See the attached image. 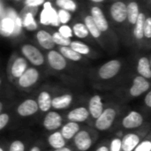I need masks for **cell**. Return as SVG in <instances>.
<instances>
[{
    "mask_svg": "<svg viewBox=\"0 0 151 151\" xmlns=\"http://www.w3.org/2000/svg\"><path fill=\"white\" fill-rule=\"evenodd\" d=\"M27 70V62L24 58H17L12 66H11V74L14 79H19L23 73Z\"/></svg>",
    "mask_w": 151,
    "mask_h": 151,
    "instance_id": "obj_16",
    "label": "cell"
},
{
    "mask_svg": "<svg viewBox=\"0 0 151 151\" xmlns=\"http://www.w3.org/2000/svg\"><path fill=\"white\" fill-rule=\"evenodd\" d=\"M39 110V106L37 101L35 99H26L22 103H20L17 107V113L23 118L30 117L35 114Z\"/></svg>",
    "mask_w": 151,
    "mask_h": 151,
    "instance_id": "obj_8",
    "label": "cell"
},
{
    "mask_svg": "<svg viewBox=\"0 0 151 151\" xmlns=\"http://www.w3.org/2000/svg\"><path fill=\"white\" fill-rule=\"evenodd\" d=\"M85 25L88 27L90 35L94 37V38H99L101 35V31L99 30L98 27L96 26L93 17L91 15H88L85 18Z\"/></svg>",
    "mask_w": 151,
    "mask_h": 151,
    "instance_id": "obj_27",
    "label": "cell"
},
{
    "mask_svg": "<svg viewBox=\"0 0 151 151\" xmlns=\"http://www.w3.org/2000/svg\"><path fill=\"white\" fill-rule=\"evenodd\" d=\"M142 134L128 133L122 138V151H134L142 141Z\"/></svg>",
    "mask_w": 151,
    "mask_h": 151,
    "instance_id": "obj_11",
    "label": "cell"
},
{
    "mask_svg": "<svg viewBox=\"0 0 151 151\" xmlns=\"http://www.w3.org/2000/svg\"><path fill=\"white\" fill-rule=\"evenodd\" d=\"M73 103V96L71 94H63L53 97L52 108L55 110H65Z\"/></svg>",
    "mask_w": 151,
    "mask_h": 151,
    "instance_id": "obj_18",
    "label": "cell"
},
{
    "mask_svg": "<svg viewBox=\"0 0 151 151\" xmlns=\"http://www.w3.org/2000/svg\"><path fill=\"white\" fill-rule=\"evenodd\" d=\"M29 151H42V150H41V149H40L38 146H34V147H32V148L30 149V150Z\"/></svg>",
    "mask_w": 151,
    "mask_h": 151,
    "instance_id": "obj_45",
    "label": "cell"
},
{
    "mask_svg": "<svg viewBox=\"0 0 151 151\" xmlns=\"http://www.w3.org/2000/svg\"><path fill=\"white\" fill-rule=\"evenodd\" d=\"M134 151H151V135L143 139Z\"/></svg>",
    "mask_w": 151,
    "mask_h": 151,
    "instance_id": "obj_34",
    "label": "cell"
},
{
    "mask_svg": "<svg viewBox=\"0 0 151 151\" xmlns=\"http://www.w3.org/2000/svg\"><path fill=\"white\" fill-rule=\"evenodd\" d=\"M150 65H151V59H150Z\"/></svg>",
    "mask_w": 151,
    "mask_h": 151,
    "instance_id": "obj_49",
    "label": "cell"
},
{
    "mask_svg": "<svg viewBox=\"0 0 151 151\" xmlns=\"http://www.w3.org/2000/svg\"><path fill=\"white\" fill-rule=\"evenodd\" d=\"M56 4L68 12H75L77 9V4L73 0H57Z\"/></svg>",
    "mask_w": 151,
    "mask_h": 151,
    "instance_id": "obj_31",
    "label": "cell"
},
{
    "mask_svg": "<svg viewBox=\"0 0 151 151\" xmlns=\"http://www.w3.org/2000/svg\"><path fill=\"white\" fill-rule=\"evenodd\" d=\"M144 103L146 104V106L148 108L151 109V90H150L149 92H147L145 98H144Z\"/></svg>",
    "mask_w": 151,
    "mask_h": 151,
    "instance_id": "obj_42",
    "label": "cell"
},
{
    "mask_svg": "<svg viewBox=\"0 0 151 151\" xmlns=\"http://www.w3.org/2000/svg\"><path fill=\"white\" fill-rule=\"evenodd\" d=\"M39 80V72L34 68L29 67L18 80V85L21 88H29L33 87Z\"/></svg>",
    "mask_w": 151,
    "mask_h": 151,
    "instance_id": "obj_7",
    "label": "cell"
},
{
    "mask_svg": "<svg viewBox=\"0 0 151 151\" xmlns=\"http://www.w3.org/2000/svg\"><path fill=\"white\" fill-rule=\"evenodd\" d=\"M81 131V127L79 123L73 121H68L61 127V134L65 137L66 141L72 140L75 137V135Z\"/></svg>",
    "mask_w": 151,
    "mask_h": 151,
    "instance_id": "obj_19",
    "label": "cell"
},
{
    "mask_svg": "<svg viewBox=\"0 0 151 151\" xmlns=\"http://www.w3.org/2000/svg\"><path fill=\"white\" fill-rule=\"evenodd\" d=\"M10 121V115L6 112L0 113V130H4Z\"/></svg>",
    "mask_w": 151,
    "mask_h": 151,
    "instance_id": "obj_39",
    "label": "cell"
},
{
    "mask_svg": "<svg viewBox=\"0 0 151 151\" xmlns=\"http://www.w3.org/2000/svg\"><path fill=\"white\" fill-rule=\"evenodd\" d=\"M0 151H5L4 150V148H0Z\"/></svg>",
    "mask_w": 151,
    "mask_h": 151,
    "instance_id": "obj_48",
    "label": "cell"
},
{
    "mask_svg": "<svg viewBox=\"0 0 151 151\" xmlns=\"http://www.w3.org/2000/svg\"><path fill=\"white\" fill-rule=\"evenodd\" d=\"M13 31H14V21L10 18L2 19V24H1L2 35L4 36H8Z\"/></svg>",
    "mask_w": 151,
    "mask_h": 151,
    "instance_id": "obj_28",
    "label": "cell"
},
{
    "mask_svg": "<svg viewBox=\"0 0 151 151\" xmlns=\"http://www.w3.org/2000/svg\"><path fill=\"white\" fill-rule=\"evenodd\" d=\"M90 116L89 111L84 106H80L70 111L66 116L68 121H73L76 123L85 122Z\"/></svg>",
    "mask_w": 151,
    "mask_h": 151,
    "instance_id": "obj_14",
    "label": "cell"
},
{
    "mask_svg": "<svg viewBox=\"0 0 151 151\" xmlns=\"http://www.w3.org/2000/svg\"><path fill=\"white\" fill-rule=\"evenodd\" d=\"M110 151H122V139L116 137L111 141Z\"/></svg>",
    "mask_w": 151,
    "mask_h": 151,
    "instance_id": "obj_35",
    "label": "cell"
},
{
    "mask_svg": "<svg viewBox=\"0 0 151 151\" xmlns=\"http://www.w3.org/2000/svg\"><path fill=\"white\" fill-rule=\"evenodd\" d=\"M43 2H44V0H26L25 4H26V5H27L29 7H35V6L41 5Z\"/></svg>",
    "mask_w": 151,
    "mask_h": 151,
    "instance_id": "obj_41",
    "label": "cell"
},
{
    "mask_svg": "<svg viewBox=\"0 0 151 151\" xmlns=\"http://www.w3.org/2000/svg\"><path fill=\"white\" fill-rule=\"evenodd\" d=\"M60 53L67 59L72 61H80L82 58V55L73 50L69 46H60L59 48Z\"/></svg>",
    "mask_w": 151,
    "mask_h": 151,
    "instance_id": "obj_26",
    "label": "cell"
},
{
    "mask_svg": "<svg viewBox=\"0 0 151 151\" xmlns=\"http://www.w3.org/2000/svg\"><path fill=\"white\" fill-rule=\"evenodd\" d=\"M146 17L144 13H140L139 18L135 23V27L134 29V35L136 39L141 40L144 37V24L146 20Z\"/></svg>",
    "mask_w": 151,
    "mask_h": 151,
    "instance_id": "obj_24",
    "label": "cell"
},
{
    "mask_svg": "<svg viewBox=\"0 0 151 151\" xmlns=\"http://www.w3.org/2000/svg\"><path fill=\"white\" fill-rule=\"evenodd\" d=\"M95 151H110V147L107 145H102L98 147Z\"/></svg>",
    "mask_w": 151,
    "mask_h": 151,
    "instance_id": "obj_43",
    "label": "cell"
},
{
    "mask_svg": "<svg viewBox=\"0 0 151 151\" xmlns=\"http://www.w3.org/2000/svg\"><path fill=\"white\" fill-rule=\"evenodd\" d=\"M150 1H151V0H150Z\"/></svg>",
    "mask_w": 151,
    "mask_h": 151,
    "instance_id": "obj_50",
    "label": "cell"
},
{
    "mask_svg": "<svg viewBox=\"0 0 151 151\" xmlns=\"http://www.w3.org/2000/svg\"><path fill=\"white\" fill-rule=\"evenodd\" d=\"M143 122V116L136 111H132L128 112L122 119V126L126 129H135L140 127Z\"/></svg>",
    "mask_w": 151,
    "mask_h": 151,
    "instance_id": "obj_9",
    "label": "cell"
},
{
    "mask_svg": "<svg viewBox=\"0 0 151 151\" xmlns=\"http://www.w3.org/2000/svg\"><path fill=\"white\" fill-rule=\"evenodd\" d=\"M50 66L56 71H62L66 67V59L59 52L56 50H50L47 55Z\"/></svg>",
    "mask_w": 151,
    "mask_h": 151,
    "instance_id": "obj_12",
    "label": "cell"
},
{
    "mask_svg": "<svg viewBox=\"0 0 151 151\" xmlns=\"http://www.w3.org/2000/svg\"><path fill=\"white\" fill-rule=\"evenodd\" d=\"M117 114H118V112L115 108H113V107L106 108L104 111V112L102 113V115L97 119H96V121H95L96 128L99 131L109 130L112 127V125L117 118Z\"/></svg>",
    "mask_w": 151,
    "mask_h": 151,
    "instance_id": "obj_1",
    "label": "cell"
},
{
    "mask_svg": "<svg viewBox=\"0 0 151 151\" xmlns=\"http://www.w3.org/2000/svg\"><path fill=\"white\" fill-rule=\"evenodd\" d=\"M111 15L116 22H124L127 18V5L120 1L114 3L111 6Z\"/></svg>",
    "mask_w": 151,
    "mask_h": 151,
    "instance_id": "obj_13",
    "label": "cell"
},
{
    "mask_svg": "<svg viewBox=\"0 0 151 151\" xmlns=\"http://www.w3.org/2000/svg\"><path fill=\"white\" fill-rule=\"evenodd\" d=\"M62 124H63L62 116L55 111H50L49 112H47L42 121L43 127L50 132L57 131L59 127H63Z\"/></svg>",
    "mask_w": 151,
    "mask_h": 151,
    "instance_id": "obj_5",
    "label": "cell"
},
{
    "mask_svg": "<svg viewBox=\"0 0 151 151\" xmlns=\"http://www.w3.org/2000/svg\"><path fill=\"white\" fill-rule=\"evenodd\" d=\"M9 151H25V144L19 140H15L11 142Z\"/></svg>",
    "mask_w": 151,
    "mask_h": 151,
    "instance_id": "obj_36",
    "label": "cell"
},
{
    "mask_svg": "<svg viewBox=\"0 0 151 151\" xmlns=\"http://www.w3.org/2000/svg\"><path fill=\"white\" fill-rule=\"evenodd\" d=\"M53 39L56 44H58L60 46H70L72 42L70 40V38H66L65 36H63L59 32H55L53 35Z\"/></svg>",
    "mask_w": 151,
    "mask_h": 151,
    "instance_id": "obj_32",
    "label": "cell"
},
{
    "mask_svg": "<svg viewBox=\"0 0 151 151\" xmlns=\"http://www.w3.org/2000/svg\"><path fill=\"white\" fill-rule=\"evenodd\" d=\"M88 111L90 113V117L94 119L95 120L97 119L102 113L104 112V101L101 96L99 95H95L90 97L89 102H88Z\"/></svg>",
    "mask_w": 151,
    "mask_h": 151,
    "instance_id": "obj_10",
    "label": "cell"
},
{
    "mask_svg": "<svg viewBox=\"0 0 151 151\" xmlns=\"http://www.w3.org/2000/svg\"><path fill=\"white\" fill-rule=\"evenodd\" d=\"M137 72L140 76H142L147 80L151 79L150 60H149L148 58L142 57L139 59L137 64Z\"/></svg>",
    "mask_w": 151,
    "mask_h": 151,
    "instance_id": "obj_22",
    "label": "cell"
},
{
    "mask_svg": "<svg viewBox=\"0 0 151 151\" xmlns=\"http://www.w3.org/2000/svg\"><path fill=\"white\" fill-rule=\"evenodd\" d=\"M48 144L53 149L58 150L65 147L66 145V140L63 136L60 131H54L52 132L47 138Z\"/></svg>",
    "mask_w": 151,
    "mask_h": 151,
    "instance_id": "obj_20",
    "label": "cell"
},
{
    "mask_svg": "<svg viewBox=\"0 0 151 151\" xmlns=\"http://www.w3.org/2000/svg\"><path fill=\"white\" fill-rule=\"evenodd\" d=\"M58 17H59V20L63 25H66V23L71 19V14L70 12L64 10V9H60L58 12Z\"/></svg>",
    "mask_w": 151,
    "mask_h": 151,
    "instance_id": "obj_37",
    "label": "cell"
},
{
    "mask_svg": "<svg viewBox=\"0 0 151 151\" xmlns=\"http://www.w3.org/2000/svg\"><path fill=\"white\" fill-rule=\"evenodd\" d=\"M36 38L39 44L45 50H51L55 46V42L53 36L50 35L45 30H40L36 34Z\"/></svg>",
    "mask_w": 151,
    "mask_h": 151,
    "instance_id": "obj_21",
    "label": "cell"
},
{
    "mask_svg": "<svg viewBox=\"0 0 151 151\" xmlns=\"http://www.w3.org/2000/svg\"><path fill=\"white\" fill-rule=\"evenodd\" d=\"M121 69L119 60L113 59L104 64L98 70V76L102 80H110L115 77Z\"/></svg>",
    "mask_w": 151,
    "mask_h": 151,
    "instance_id": "obj_2",
    "label": "cell"
},
{
    "mask_svg": "<svg viewBox=\"0 0 151 151\" xmlns=\"http://www.w3.org/2000/svg\"><path fill=\"white\" fill-rule=\"evenodd\" d=\"M73 30L74 35L79 38H85L88 35L89 31L85 24L83 23H77L73 27Z\"/></svg>",
    "mask_w": 151,
    "mask_h": 151,
    "instance_id": "obj_29",
    "label": "cell"
},
{
    "mask_svg": "<svg viewBox=\"0 0 151 151\" xmlns=\"http://www.w3.org/2000/svg\"><path fill=\"white\" fill-rule=\"evenodd\" d=\"M140 13L141 12H139V5L136 2H131L128 4V5H127V19L131 24L135 25Z\"/></svg>",
    "mask_w": 151,
    "mask_h": 151,
    "instance_id": "obj_25",
    "label": "cell"
},
{
    "mask_svg": "<svg viewBox=\"0 0 151 151\" xmlns=\"http://www.w3.org/2000/svg\"><path fill=\"white\" fill-rule=\"evenodd\" d=\"M52 97L50 92L43 90L41 91L37 97V104L39 106V110L42 112H49L52 108Z\"/></svg>",
    "mask_w": 151,
    "mask_h": 151,
    "instance_id": "obj_17",
    "label": "cell"
},
{
    "mask_svg": "<svg viewBox=\"0 0 151 151\" xmlns=\"http://www.w3.org/2000/svg\"><path fill=\"white\" fill-rule=\"evenodd\" d=\"M58 32L65 37L66 38H71L73 36V30L67 25H62L61 27H59Z\"/></svg>",
    "mask_w": 151,
    "mask_h": 151,
    "instance_id": "obj_38",
    "label": "cell"
},
{
    "mask_svg": "<svg viewBox=\"0 0 151 151\" xmlns=\"http://www.w3.org/2000/svg\"><path fill=\"white\" fill-rule=\"evenodd\" d=\"M52 6L50 2H46L43 5V9L41 12L40 22L43 25H51L52 19Z\"/></svg>",
    "mask_w": 151,
    "mask_h": 151,
    "instance_id": "obj_23",
    "label": "cell"
},
{
    "mask_svg": "<svg viewBox=\"0 0 151 151\" xmlns=\"http://www.w3.org/2000/svg\"><path fill=\"white\" fill-rule=\"evenodd\" d=\"M75 148L79 151L88 150L93 145V139L88 130H81L73 138Z\"/></svg>",
    "mask_w": 151,
    "mask_h": 151,
    "instance_id": "obj_6",
    "label": "cell"
},
{
    "mask_svg": "<svg viewBox=\"0 0 151 151\" xmlns=\"http://www.w3.org/2000/svg\"><path fill=\"white\" fill-rule=\"evenodd\" d=\"M91 1H93V2H95V3H101V2H103V1H104V0H91Z\"/></svg>",
    "mask_w": 151,
    "mask_h": 151,
    "instance_id": "obj_47",
    "label": "cell"
},
{
    "mask_svg": "<svg viewBox=\"0 0 151 151\" xmlns=\"http://www.w3.org/2000/svg\"><path fill=\"white\" fill-rule=\"evenodd\" d=\"M23 25L28 30H34L37 27V25L34 19V16L31 12H27L25 15L24 20H23Z\"/></svg>",
    "mask_w": 151,
    "mask_h": 151,
    "instance_id": "obj_33",
    "label": "cell"
},
{
    "mask_svg": "<svg viewBox=\"0 0 151 151\" xmlns=\"http://www.w3.org/2000/svg\"><path fill=\"white\" fill-rule=\"evenodd\" d=\"M53 151H73L70 148L68 147H64V148H61V149H58V150H53Z\"/></svg>",
    "mask_w": 151,
    "mask_h": 151,
    "instance_id": "obj_44",
    "label": "cell"
},
{
    "mask_svg": "<svg viewBox=\"0 0 151 151\" xmlns=\"http://www.w3.org/2000/svg\"><path fill=\"white\" fill-rule=\"evenodd\" d=\"M144 36L146 38H151V17H149L145 20L144 24Z\"/></svg>",
    "mask_w": 151,
    "mask_h": 151,
    "instance_id": "obj_40",
    "label": "cell"
},
{
    "mask_svg": "<svg viewBox=\"0 0 151 151\" xmlns=\"http://www.w3.org/2000/svg\"><path fill=\"white\" fill-rule=\"evenodd\" d=\"M70 47L73 50H74L75 51H77L78 53H80L81 55H88L90 52V48L87 44H84V43L77 42V41L72 42Z\"/></svg>",
    "mask_w": 151,
    "mask_h": 151,
    "instance_id": "obj_30",
    "label": "cell"
},
{
    "mask_svg": "<svg viewBox=\"0 0 151 151\" xmlns=\"http://www.w3.org/2000/svg\"><path fill=\"white\" fill-rule=\"evenodd\" d=\"M150 82L142 76H136L133 80L132 86L129 89V94L133 97H139L150 88Z\"/></svg>",
    "mask_w": 151,
    "mask_h": 151,
    "instance_id": "obj_4",
    "label": "cell"
},
{
    "mask_svg": "<svg viewBox=\"0 0 151 151\" xmlns=\"http://www.w3.org/2000/svg\"><path fill=\"white\" fill-rule=\"evenodd\" d=\"M3 110H4V104L3 102H0V112L1 113L3 112Z\"/></svg>",
    "mask_w": 151,
    "mask_h": 151,
    "instance_id": "obj_46",
    "label": "cell"
},
{
    "mask_svg": "<svg viewBox=\"0 0 151 151\" xmlns=\"http://www.w3.org/2000/svg\"><path fill=\"white\" fill-rule=\"evenodd\" d=\"M91 16L93 17L96 26L98 27V28L101 32H105L108 30L109 24H108V21H107L106 18L104 17V14L103 11L101 10V8H99L98 6L92 7Z\"/></svg>",
    "mask_w": 151,
    "mask_h": 151,
    "instance_id": "obj_15",
    "label": "cell"
},
{
    "mask_svg": "<svg viewBox=\"0 0 151 151\" xmlns=\"http://www.w3.org/2000/svg\"><path fill=\"white\" fill-rule=\"evenodd\" d=\"M22 54L34 65L39 66L44 63V58L41 51L31 44H25L21 47Z\"/></svg>",
    "mask_w": 151,
    "mask_h": 151,
    "instance_id": "obj_3",
    "label": "cell"
}]
</instances>
